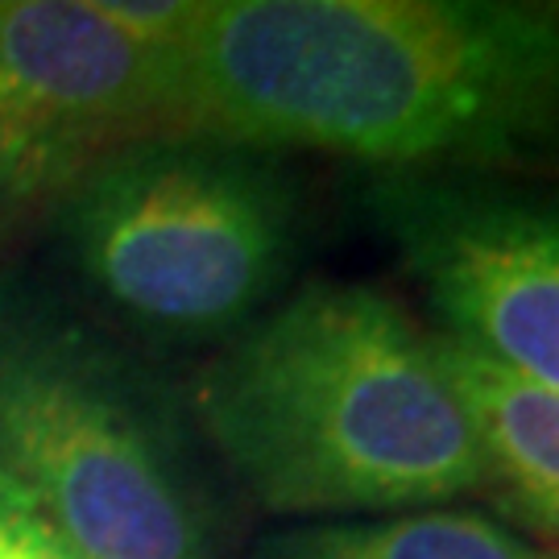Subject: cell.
<instances>
[{
	"mask_svg": "<svg viewBox=\"0 0 559 559\" xmlns=\"http://www.w3.org/2000/svg\"><path fill=\"white\" fill-rule=\"evenodd\" d=\"M0 464L87 559H221L158 390L62 311L0 290Z\"/></svg>",
	"mask_w": 559,
	"mask_h": 559,
	"instance_id": "4",
	"label": "cell"
},
{
	"mask_svg": "<svg viewBox=\"0 0 559 559\" xmlns=\"http://www.w3.org/2000/svg\"><path fill=\"white\" fill-rule=\"evenodd\" d=\"M170 129L166 55L129 38L96 0H0V221Z\"/></svg>",
	"mask_w": 559,
	"mask_h": 559,
	"instance_id": "6",
	"label": "cell"
},
{
	"mask_svg": "<svg viewBox=\"0 0 559 559\" xmlns=\"http://www.w3.org/2000/svg\"><path fill=\"white\" fill-rule=\"evenodd\" d=\"M59 228L75 274L120 320L228 340L290 278L302 200L278 154L170 129L87 166L59 195Z\"/></svg>",
	"mask_w": 559,
	"mask_h": 559,
	"instance_id": "3",
	"label": "cell"
},
{
	"mask_svg": "<svg viewBox=\"0 0 559 559\" xmlns=\"http://www.w3.org/2000/svg\"><path fill=\"white\" fill-rule=\"evenodd\" d=\"M547 547L522 539L514 526L436 506L411 514L316 522L261 539L249 559H543Z\"/></svg>",
	"mask_w": 559,
	"mask_h": 559,
	"instance_id": "8",
	"label": "cell"
},
{
	"mask_svg": "<svg viewBox=\"0 0 559 559\" xmlns=\"http://www.w3.org/2000/svg\"><path fill=\"white\" fill-rule=\"evenodd\" d=\"M436 348L501 485L506 519L559 543V390L448 336Z\"/></svg>",
	"mask_w": 559,
	"mask_h": 559,
	"instance_id": "7",
	"label": "cell"
},
{
	"mask_svg": "<svg viewBox=\"0 0 559 559\" xmlns=\"http://www.w3.org/2000/svg\"><path fill=\"white\" fill-rule=\"evenodd\" d=\"M96 4L112 25H120L154 55H175L203 9V0H96Z\"/></svg>",
	"mask_w": 559,
	"mask_h": 559,
	"instance_id": "10",
	"label": "cell"
},
{
	"mask_svg": "<svg viewBox=\"0 0 559 559\" xmlns=\"http://www.w3.org/2000/svg\"><path fill=\"white\" fill-rule=\"evenodd\" d=\"M195 419L270 514H411L493 489L436 336L365 282H302L228 336Z\"/></svg>",
	"mask_w": 559,
	"mask_h": 559,
	"instance_id": "2",
	"label": "cell"
},
{
	"mask_svg": "<svg viewBox=\"0 0 559 559\" xmlns=\"http://www.w3.org/2000/svg\"><path fill=\"white\" fill-rule=\"evenodd\" d=\"M543 559H559V551H547V556H543Z\"/></svg>",
	"mask_w": 559,
	"mask_h": 559,
	"instance_id": "11",
	"label": "cell"
},
{
	"mask_svg": "<svg viewBox=\"0 0 559 559\" xmlns=\"http://www.w3.org/2000/svg\"><path fill=\"white\" fill-rule=\"evenodd\" d=\"M365 207L440 336L559 390V187L506 170H381Z\"/></svg>",
	"mask_w": 559,
	"mask_h": 559,
	"instance_id": "5",
	"label": "cell"
},
{
	"mask_svg": "<svg viewBox=\"0 0 559 559\" xmlns=\"http://www.w3.org/2000/svg\"><path fill=\"white\" fill-rule=\"evenodd\" d=\"M0 559H87L0 464Z\"/></svg>",
	"mask_w": 559,
	"mask_h": 559,
	"instance_id": "9",
	"label": "cell"
},
{
	"mask_svg": "<svg viewBox=\"0 0 559 559\" xmlns=\"http://www.w3.org/2000/svg\"><path fill=\"white\" fill-rule=\"evenodd\" d=\"M175 129L378 170H506L559 145V4L203 0Z\"/></svg>",
	"mask_w": 559,
	"mask_h": 559,
	"instance_id": "1",
	"label": "cell"
}]
</instances>
